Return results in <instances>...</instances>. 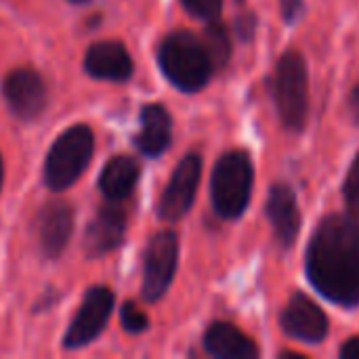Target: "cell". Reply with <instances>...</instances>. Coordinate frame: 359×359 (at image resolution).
I'll use <instances>...</instances> for the list:
<instances>
[{
    "label": "cell",
    "mask_w": 359,
    "mask_h": 359,
    "mask_svg": "<svg viewBox=\"0 0 359 359\" xmlns=\"http://www.w3.org/2000/svg\"><path fill=\"white\" fill-rule=\"evenodd\" d=\"M124 231H126V212L116 204L103 206L86 229V238H84L86 252L90 257H101L105 252H111L122 244Z\"/></svg>",
    "instance_id": "cell-13"
},
{
    "label": "cell",
    "mask_w": 359,
    "mask_h": 359,
    "mask_svg": "<svg viewBox=\"0 0 359 359\" xmlns=\"http://www.w3.org/2000/svg\"><path fill=\"white\" fill-rule=\"evenodd\" d=\"M267 217L273 227L278 242L284 248H290L301 231V210L297 204V196L290 185L278 183L269 191L267 200Z\"/></svg>",
    "instance_id": "cell-12"
},
{
    "label": "cell",
    "mask_w": 359,
    "mask_h": 359,
    "mask_svg": "<svg viewBox=\"0 0 359 359\" xmlns=\"http://www.w3.org/2000/svg\"><path fill=\"white\" fill-rule=\"evenodd\" d=\"M282 328L286 334L316 345L328 337V318L309 297L297 292L282 313Z\"/></svg>",
    "instance_id": "cell-9"
},
{
    "label": "cell",
    "mask_w": 359,
    "mask_h": 359,
    "mask_svg": "<svg viewBox=\"0 0 359 359\" xmlns=\"http://www.w3.org/2000/svg\"><path fill=\"white\" fill-rule=\"evenodd\" d=\"M164 76L185 93H198L212 74V61L206 44L189 32H175L164 38L158 53Z\"/></svg>",
    "instance_id": "cell-2"
},
{
    "label": "cell",
    "mask_w": 359,
    "mask_h": 359,
    "mask_svg": "<svg viewBox=\"0 0 359 359\" xmlns=\"http://www.w3.org/2000/svg\"><path fill=\"white\" fill-rule=\"evenodd\" d=\"M183 4H185V8L191 15H196L200 19L212 21V19L219 17L221 6H223V0H183Z\"/></svg>",
    "instance_id": "cell-21"
},
{
    "label": "cell",
    "mask_w": 359,
    "mask_h": 359,
    "mask_svg": "<svg viewBox=\"0 0 359 359\" xmlns=\"http://www.w3.org/2000/svg\"><path fill=\"white\" fill-rule=\"evenodd\" d=\"M202 175V160L196 154L185 156L179 166L175 168L162 198L158 204V215L164 221H179L187 215L196 200V191L200 185Z\"/></svg>",
    "instance_id": "cell-7"
},
{
    "label": "cell",
    "mask_w": 359,
    "mask_h": 359,
    "mask_svg": "<svg viewBox=\"0 0 359 359\" xmlns=\"http://www.w3.org/2000/svg\"><path fill=\"white\" fill-rule=\"evenodd\" d=\"M282 2V15L288 23H294L299 21V17L303 15L305 11V4L303 0H280Z\"/></svg>",
    "instance_id": "cell-22"
},
{
    "label": "cell",
    "mask_w": 359,
    "mask_h": 359,
    "mask_svg": "<svg viewBox=\"0 0 359 359\" xmlns=\"http://www.w3.org/2000/svg\"><path fill=\"white\" fill-rule=\"evenodd\" d=\"M69 2H84V0H69Z\"/></svg>",
    "instance_id": "cell-27"
},
{
    "label": "cell",
    "mask_w": 359,
    "mask_h": 359,
    "mask_svg": "<svg viewBox=\"0 0 359 359\" xmlns=\"http://www.w3.org/2000/svg\"><path fill=\"white\" fill-rule=\"evenodd\" d=\"M114 309V294L109 288H90L63 339L67 349H78L97 339Z\"/></svg>",
    "instance_id": "cell-8"
},
{
    "label": "cell",
    "mask_w": 359,
    "mask_h": 359,
    "mask_svg": "<svg viewBox=\"0 0 359 359\" xmlns=\"http://www.w3.org/2000/svg\"><path fill=\"white\" fill-rule=\"evenodd\" d=\"M179 263V238L172 231L156 233L145 250L143 265V297L158 301L168 290Z\"/></svg>",
    "instance_id": "cell-6"
},
{
    "label": "cell",
    "mask_w": 359,
    "mask_h": 359,
    "mask_svg": "<svg viewBox=\"0 0 359 359\" xmlns=\"http://www.w3.org/2000/svg\"><path fill=\"white\" fill-rule=\"evenodd\" d=\"M139 181V162L130 156H116L111 158L99 179V187L105 198L118 202L124 200Z\"/></svg>",
    "instance_id": "cell-17"
},
{
    "label": "cell",
    "mask_w": 359,
    "mask_h": 359,
    "mask_svg": "<svg viewBox=\"0 0 359 359\" xmlns=\"http://www.w3.org/2000/svg\"><path fill=\"white\" fill-rule=\"evenodd\" d=\"M84 67L93 78L120 82L130 78L133 59L120 42L107 40V42H97L88 48Z\"/></svg>",
    "instance_id": "cell-14"
},
{
    "label": "cell",
    "mask_w": 359,
    "mask_h": 359,
    "mask_svg": "<svg viewBox=\"0 0 359 359\" xmlns=\"http://www.w3.org/2000/svg\"><path fill=\"white\" fill-rule=\"evenodd\" d=\"M74 231V210L65 202H50L42 208L36 221V233L44 257L57 259Z\"/></svg>",
    "instance_id": "cell-11"
},
{
    "label": "cell",
    "mask_w": 359,
    "mask_h": 359,
    "mask_svg": "<svg viewBox=\"0 0 359 359\" xmlns=\"http://www.w3.org/2000/svg\"><path fill=\"white\" fill-rule=\"evenodd\" d=\"M120 318H122V326H124L128 332H133V334L145 332V330H147V326H149L147 316H145V313H143L135 303H126V305L122 307Z\"/></svg>",
    "instance_id": "cell-19"
},
{
    "label": "cell",
    "mask_w": 359,
    "mask_h": 359,
    "mask_svg": "<svg viewBox=\"0 0 359 359\" xmlns=\"http://www.w3.org/2000/svg\"><path fill=\"white\" fill-rule=\"evenodd\" d=\"M349 114H351V118L359 124V84L353 88V93L349 97Z\"/></svg>",
    "instance_id": "cell-25"
},
{
    "label": "cell",
    "mask_w": 359,
    "mask_h": 359,
    "mask_svg": "<svg viewBox=\"0 0 359 359\" xmlns=\"http://www.w3.org/2000/svg\"><path fill=\"white\" fill-rule=\"evenodd\" d=\"M0 185H2V160H0Z\"/></svg>",
    "instance_id": "cell-26"
},
{
    "label": "cell",
    "mask_w": 359,
    "mask_h": 359,
    "mask_svg": "<svg viewBox=\"0 0 359 359\" xmlns=\"http://www.w3.org/2000/svg\"><path fill=\"white\" fill-rule=\"evenodd\" d=\"M273 99L286 128L301 130L309 111L307 65L301 53L288 50L280 57L273 76Z\"/></svg>",
    "instance_id": "cell-4"
},
{
    "label": "cell",
    "mask_w": 359,
    "mask_h": 359,
    "mask_svg": "<svg viewBox=\"0 0 359 359\" xmlns=\"http://www.w3.org/2000/svg\"><path fill=\"white\" fill-rule=\"evenodd\" d=\"M4 99L13 114L23 120L36 118L46 105V88L42 78L32 69H15L2 84Z\"/></svg>",
    "instance_id": "cell-10"
},
{
    "label": "cell",
    "mask_w": 359,
    "mask_h": 359,
    "mask_svg": "<svg viewBox=\"0 0 359 359\" xmlns=\"http://www.w3.org/2000/svg\"><path fill=\"white\" fill-rule=\"evenodd\" d=\"M255 27H257V23H255V19L248 15V17L240 19V23H238V34H240L244 40H250L252 34H255Z\"/></svg>",
    "instance_id": "cell-23"
},
{
    "label": "cell",
    "mask_w": 359,
    "mask_h": 359,
    "mask_svg": "<svg viewBox=\"0 0 359 359\" xmlns=\"http://www.w3.org/2000/svg\"><path fill=\"white\" fill-rule=\"evenodd\" d=\"M341 358L343 359H359V337L349 339L343 349H341Z\"/></svg>",
    "instance_id": "cell-24"
},
{
    "label": "cell",
    "mask_w": 359,
    "mask_h": 359,
    "mask_svg": "<svg viewBox=\"0 0 359 359\" xmlns=\"http://www.w3.org/2000/svg\"><path fill=\"white\" fill-rule=\"evenodd\" d=\"M93 133L84 124L67 128L50 147L44 162V181L50 189L61 191L78 181L93 158Z\"/></svg>",
    "instance_id": "cell-5"
},
{
    "label": "cell",
    "mask_w": 359,
    "mask_h": 359,
    "mask_svg": "<svg viewBox=\"0 0 359 359\" xmlns=\"http://www.w3.org/2000/svg\"><path fill=\"white\" fill-rule=\"evenodd\" d=\"M307 276L328 301L359 305V221L351 215L326 217L307 250Z\"/></svg>",
    "instance_id": "cell-1"
},
{
    "label": "cell",
    "mask_w": 359,
    "mask_h": 359,
    "mask_svg": "<svg viewBox=\"0 0 359 359\" xmlns=\"http://www.w3.org/2000/svg\"><path fill=\"white\" fill-rule=\"evenodd\" d=\"M170 137H172V122L168 111L158 103L145 105L141 111V130L135 137L137 147L145 156L154 158L168 149Z\"/></svg>",
    "instance_id": "cell-15"
},
{
    "label": "cell",
    "mask_w": 359,
    "mask_h": 359,
    "mask_svg": "<svg viewBox=\"0 0 359 359\" xmlns=\"http://www.w3.org/2000/svg\"><path fill=\"white\" fill-rule=\"evenodd\" d=\"M345 200H347V206L353 215H359V154L355 156L351 168H349V175L345 179Z\"/></svg>",
    "instance_id": "cell-20"
},
{
    "label": "cell",
    "mask_w": 359,
    "mask_h": 359,
    "mask_svg": "<svg viewBox=\"0 0 359 359\" xmlns=\"http://www.w3.org/2000/svg\"><path fill=\"white\" fill-rule=\"evenodd\" d=\"M204 347L210 355L221 359H255L257 345L231 324H212L204 334Z\"/></svg>",
    "instance_id": "cell-16"
},
{
    "label": "cell",
    "mask_w": 359,
    "mask_h": 359,
    "mask_svg": "<svg viewBox=\"0 0 359 359\" xmlns=\"http://www.w3.org/2000/svg\"><path fill=\"white\" fill-rule=\"evenodd\" d=\"M204 44L206 50L210 55L212 67H223L229 61V53H231V42H229V34L225 29V25L221 23H208L206 32H204Z\"/></svg>",
    "instance_id": "cell-18"
},
{
    "label": "cell",
    "mask_w": 359,
    "mask_h": 359,
    "mask_svg": "<svg viewBox=\"0 0 359 359\" xmlns=\"http://www.w3.org/2000/svg\"><path fill=\"white\" fill-rule=\"evenodd\" d=\"M255 181V168L246 151H227L212 170V204L223 219L244 215Z\"/></svg>",
    "instance_id": "cell-3"
}]
</instances>
